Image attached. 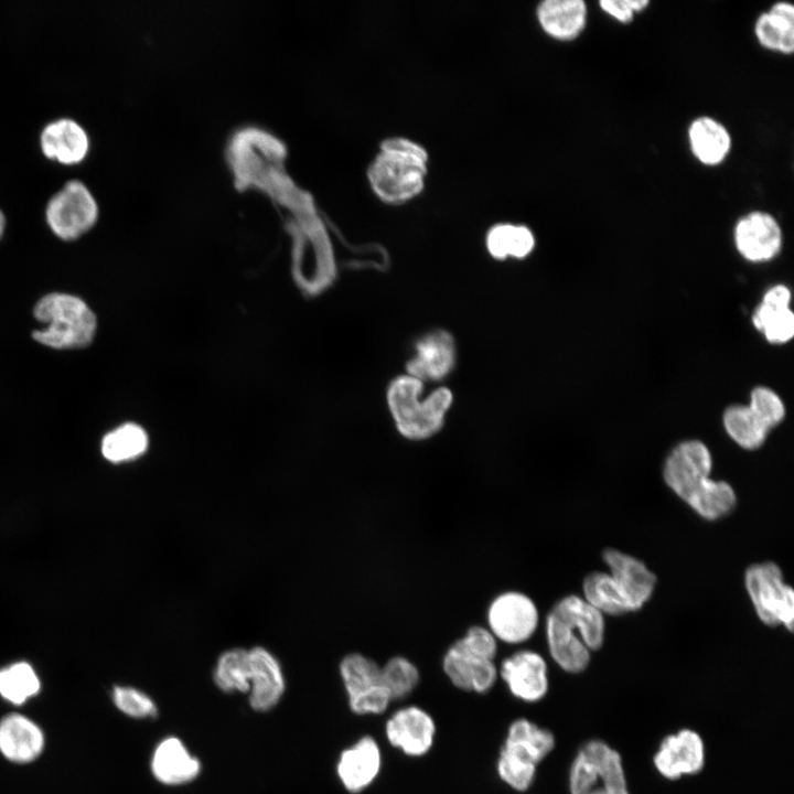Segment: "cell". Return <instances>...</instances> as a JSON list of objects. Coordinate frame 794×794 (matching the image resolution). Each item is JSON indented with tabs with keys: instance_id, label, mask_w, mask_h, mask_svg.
Here are the masks:
<instances>
[{
	"instance_id": "8",
	"label": "cell",
	"mask_w": 794,
	"mask_h": 794,
	"mask_svg": "<svg viewBox=\"0 0 794 794\" xmlns=\"http://www.w3.org/2000/svg\"><path fill=\"white\" fill-rule=\"evenodd\" d=\"M745 588L759 619L769 626L793 631L794 592L783 581L780 567L771 561L755 564L745 571Z\"/></svg>"
},
{
	"instance_id": "31",
	"label": "cell",
	"mask_w": 794,
	"mask_h": 794,
	"mask_svg": "<svg viewBox=\"0 0 794 794\" xmlns=\"http://www.w3.org/2000/svg\"><path fill=\"white\" fill-rule=\"evenodd\" d=\"M582 588L583 599L602 614L619 615L634 611L610 573H589L583 580Z\"/></svg>"
},
{
	"instance_id": "24",
	"label": "cell",
	"mask_w": 794,
	"mask_h": 794,
	"mask_svg": "<svg viewBox=\"0 0 794 794\" xmlns=\"http://www.w3.org/2000/svg\"><path fill=\"white\" fill-rule=\"evenodd\" d=\"M687 135L691 153L706 167L721 164L731 151L732 138L729 130L713 117H696L689 124Z\"/></svg>"
},
{
	"instance_id": "1",
	"label": "cell",
	"mask_w": 794,
	"mask_h": 794,
	"mask_svg": "<svg viewBox=\"0 0 794 794\" xmlns=\"http://www.w3.org/2000/svg\"><path fill=\"white\" fill-rule=\"evenodd\" d=\"M711 468L712 458L706 444L687 440L670 451L663 469L668 487L708 521L726 516L737 504L730 484L709 478Z\"/></svg>"
},
{
	"instance_id": "29",
	"label": "cell",
	"mask_w": 794,
	"mask_h": 794,
	"mask_svg": "<svg viewBox=\"0 0 794 794\" xmlns=\"http://www.w3.org/2000/svg\"><path fill=\"white\" fill-rule=\"evenodd\" d=\"M486 247L495 259L527 257L535 247L532 230L524 225L497 224L486 235Z\"/></svg>"
},
{
	"instance_id": "36",
	"label": "cell",
	"mask_w": 794,
	"mask_h": 794,
	"mask_svg": "<svg viewBox=\"0 0 794 794\" xmlns=\"http://www.w3.org/2000/svg\"><path fill=\"white\" fill-rule=\"evenodd\" d=\"M115 708L131 719H154L159 709L153 698L143 690L128 685H115L110 694Z\"/></svg>"
},
{
	"instance_id": "17",
	"label": "cell",
	"mask_w": 794,
	"mask_h": 794,
	"mask_svg": "<svg viewBox=\"0 0 794 794\" xmlns=\"http://www.w3.org/2000/svg\"><path fill=\"white\" fill-rule=\"evenodd\" d=\"M150 771L162 785L181 786L192 783L202 772V762L176 736L162 738L151 753Z\"/></svg>"
},
{
	"instance_id": "37",
	"label": "cell",
	"mask_w": 794,
	"mask_h": 794,
	"mask_svg": "<svg viewBox=\"0 0 794 794\" xmlns=\"http://www.w3.org/2000/svg\"><path fill=\"white\" fill-rule=\"evenodd\" d=\"M748 406L770 430L785 417L784 403L775 391L768 387H755L751 391Z\"/></svg>"
},
{
	"instance_id": "3",
	"label": "cell",
	"mask_w": 794,
	"mask_h": 794,
	"mask_svg": "<svg viewBox=\"0 0 794 794\" xmlns=\"http://www.w3.org/2000/svg\"><path fill=\"white\" fill-rule=\"evenodd\" d=\"M556 745L554 733L529 718L513 719L498 749L495 772L498 780L517 793L534 784L538 765Z\"/></svg>"
},
{
	"instance_id": "13",
	"label": "cell",
	"mask_w": 794,
	"mask_h": 794,
	"mask_svg": "<svg viewBox=\"0 0 794 794\" xmlns=\"http://www.w3.org/2000/svg\"><path fill=\"white\" fill-rule=\"evenodd\" d=\"M383 763V750L377 739L363 734L340 752L335 772L347 793L361 794L377 781Z\"/></svg>"
},
{
	"instance_id": "39",
	"label": "cell",
	"mask_w": 794,
	"mask_h": 794,
	"mask_svg": "<svg viewBox=\"0 0 794 794\" xmlns=\"http://www.w3.org/2000/svg\"><path fill=\"white\" fill-rule=\"evenodd\" d=\"M791 291L784 285H775L771 287L763 296V304L773 309L790 308Z\"/></svg>"
},
{
	"instance_id": "15",
	"label": "cell",
	"mask_w": 794,
	"mask_h": 794,
	"mask_svg": "<svg viewBox=\"0 0 794 794\" xmlns=\"http://www.w3.org/2000/svg\"><path fill=\"white\" fill-rule=\"evenodd\" d=\"M45 745V732L31 717L13 711L0 718V754L10 763H33L43 754Z\"/></svg>"
},
{
	"instance_id": "40",
	"label": "cell",
	"mask_w": 794,
	"mask_h": 794,
	"mask_svg": "<svg viewBox=\"0 0 794 794\" xmlns=\"http://www.w3.org/2000/svg\"><path fill=\"white\" fill-rule=\"evenodd\" d=\"M6 222H7V221H6V215H4V213L2 212V210L0 208V239H1L2 235H3V233H4Z\"/></svg>"
},
{
	"instance_id": "2",
	"label": "cell",
	"mask_w": 794,
	"mask_h": 794,
	"mask_svg": "<svg viewBox=\"0 0 794 794\" xmlns=\"http://www.w3.org/2000/svg\"><path fill=\"white\" fill-rule=\"evenodd\" d=\"M371 163L367 176L377 197L387 204H403L425 186L428 153L419 143L401 137L385 139Z\"/></svg>"
},
{
	"instance_id": "12",
	"label": "cell",
	"mask_w": 794,
	"mask_h": 794,
	"mask_svg": "<svg viewBox=\"0 0 794 794\" xmlns=\"http://www.w3.org/2000/svg\"><path fill=\"white\" fill-rule=\"evenodd\" d=\"M498 679L514 699L527 705L541 701L549 690L547 662L529 648L515 651L503 658L498 665Z\"/></svg>"
},
{
	"instance_id": "28",
	"label": "cell",
	"mask_w": 794,
	"mask_h": 794,
	"mask_svg": "<svg viewBox=\"0 0 794 794\" xmlns=\"http://www.w3.org/2000/svg\"><path fill=\"white\" fill-rule=\"evenodd\" d=\"M250 676L249 650L235 647L223 652L215 664L213 680L225 694H248Z\"/></svg>"
},
{
	"instance_id": "34",
	"label": "cell",
	"mask_w": 794,
	"mask_h": 794,
	"mask_svg": "<svg viewBox=\"0 0 794 794\" xmlns=\"http://www.w3.org/2000/svg\"><path fill=\"white\" fill-rule=\"evenodd\" d=\"M599 775L588 794H629L625 774L620 754L600 741Z\"/></svg>"
},
{
	"instance_id": "7",
	"label": "cell",
	"mask_w": 794,
	"mask_h": 794,
	"mask_svg": "<svg viewBox=\"0 0 794 794\" xmlns=\"http://www.w3.org/2000/svg\"><path fill=\"white\" fill-rule=\"evenodd\" d=\"M347 706L356 716H382L393 704L380 674V665L362 653L346 654L339 665Z\"/></svg>"
},
{
	"instance_id": "6",
	"label": "cell",
	"mask_w": 794,
	"mask_h": 794,
	"mask_svg": "<svg viewBox=\"0 0 794 794\" xmlns=\"http://www.w3.org/2000/svg\"><path fill=\"white\" fill-rule=\"evenodd\" d=\"M34 316L46 323V328L34 331L33 339L52 348L85 347L96 333L94 312L85 301L73 294L53 292L44 296L34 307Z\"/></svg>"
},
{
	"instance_id": "19",
	"label": "cell",
	"mask_w": 794,
	"mask_h": 794,
	"mask_svg": "<svg viewBox=\"0 0 794 794\" xmlns=\"http://www.w3.org/2000/svg\"><path fill=\"white\" fill-rule=\"evenodd\" d=\"M576 632V625L552 607L546 618L548 651L552 661L571 674L583 672L590 661V651Z\"/></svg>"
},
{
	"instance_id": "27",
	"label": "cell",
	"mask_w": 794,
	"mask_h": 794,
	"mask_svg": "<svg viewBox=\"0 0 794 794\" xmlns=\"http://www.w3.org/2000/svg\"><path fill=\"white\" fill-rule=\"evenodd\" d=\"M42 689L41 679L28 662H15L0 668V698L13 706H22Z\"/></svg>"
},
{
	"instance_id": "18",
	"label": "cell",
	"mask_w": 794,
	"mask_h": 794,
	"mask_svg": "<svg viewBox=\"0 0 794 794\" xmlns=\"http://www.w3.org/2000/svg\"><path fill=\"white\" fill-rule=\"evenodd\" d=\"M250 676L248 704L256 712L272 710L282 699L286 679L278 659L265 647L249 650Z\"/></svg>"
},
{
	"instance_id": "32",
	"label": "cell",
	"mask_w": 794,
	"mask_h": 794,
	"mask_svg": "<svg viewBox=\"0 0 794 794\" xmlns=\"http://www.w3.org/2000/svg\"><path fill=\"white\" fill-rule=\"evenodd\" d=\"M148 448L146 431L136 423H125L108 432L101 441V453L108 461L120 463L140 457Z\"/></svg>"
},
{
	"instance_id": "4",
	"label": "cell",
	"mask_w": 794,
	"mask_h": 794,
	"mask_svg": "<svg viewBox=\"0 0 794 794\" xmlns=\"http://www.w3.org/2000/svg\"><path fill=\"white\" fill-rule=\"evenodd\" d=\"M497 650L498 642L490 630L473 625L447 648L441 662L442 672L457 689L485 695L498 680Z\"/></svg>"
},
{
	"instance_id": "21",
	"label": "cell",
	"mask_w": 794,
	"mask_h": 794,
	"mask_svg": "<svg viewBox=\"0 0 794 794\" xmlns=\"http://www.w3.org/2000/svg\"><path fill=\"white\" fill-rule=\"evenodd\" d=\"M603 560L624 598L634 611L640 610L653 594L656 584L654 573L641 560L616 549H605Z\"/></svg>"
},
{
	"instance_id": "23",
	"label": "cell",
	"mask_w": 794,
	"mask_h": 794,
	"mask_svg": "<svg viewBox=\"0 0 794 794\" xmlns=\"http://www.w3.org/2000/svg\"><path fill=\"white\" fill-rule=\"evenodd\" d=\"M536 13L545 33L565 42L577 39L588 20L583 0H545L537 6Z\"/></svg>"
},
{
	"instance_id": "25",
	"label": "cell",
	"mask_w": 794,
	"mask_h": 794,
	"mask_svg": "<svg viewBox=\"0 0 794 794\" xmlns=\"http://www.w3.org/2000/svg\"><path fill=\"white\" fill-rule=\"evenodd\" d=\"M754 34L761 46L782 54L794 51V7L790 2L774 3L754 23Z\"/></svg>"
},
{
	"instance_id": "5",
	"label": "cell",
	"mask_w": 794,
	"mask_h": 794,
	"mask_svg": "<svg viewBox=\"0 0 794 794\" xmlns=\"http://www.w3.org/2000/svg\"><path fill=\"white\" fill-rule=\"evenodd\" d=\"M422 382L410 375L396 377L387 390V403L398 432L406 439L421 441L438 433L452 404V393L440 387L423 401L419 400Z\"/></svg>"
},
{
	"instance_id": "22",
	"label": "cell",
	"mask_w": 794,
	"mask_h": 794,
	"mask_svg": "<svg viewBox=\"0 0 794 794\" xmlns=\"http://www.w3.org/2000/svg\"><path fill=\"white\" fill-rule=\"evenodd\" d=\"M89 143L86 129L69 117L47 122L40 133L43 153L65 164L82 161L89 150Z\"/></svg>"
},
{
	"instance_id": "38",
	"label": "cell",
	"mask_w": 794,
	"mask_h": 794,
	"mask_svg": "<svg viewBox=\"0 0 794 794\" xmlns=\"http://www.w3.org/2000/svg\"><path fill=\"white\" fill-rule=\"evenodd\" d=\"M648 4V0L599 1V6L604 13L623 24L632 22L635 14L645 10Z\"/></svg>"
},
{
	"instance_id": "35",
	"label": "cell",
	"mask_w": 794,
	"mask_h": 794,
	"mask_svg": "<svg viewBox=\"0 0 794 794\" xmlns=\"http://www.w3.org/2000/svg\"><path fill=\"white\" fill-rule=\"evenodd\" d=\"M752 322L773 344H784L794 335V314L790 308L773 309L760 303L752 315Z\"/></svg>"
},
{
	"instance_id": "14",
	"label": "cell",
	"mask_w": 794,
	"mask_h": 794,
	"mask_svg": "<svg viewBox=\"0 0 794 794\" xmlns=\"http://www.w3.org/2000/svg\"><path fill=\"white\" fill-rule=\"evenodd\" d=\"M733 239L737 250L744 259L751 262H765L773 259L781 250L783 234L772 214L751 211L737 221Z\"/></svg>"
},
{
	"instance_id": "16",
	"label": "cell",
	"mask_w": 794,
	"mask_h": 794,
	"mask_svg": "<svg viewBox=\"0 0 794 794\" xmlns=\"http://www.w3.org/2000/svg\"><path fill=\"white\" fill-rule=\"evenodd\" d=\"M653 761L659 774L668 780L697 774L705 765L702 739L689 729L669 734L661 742Z\"/></svg>"
},
{
	"instance_id": "26",
	"label": "cell",
	"mask_w": 794,
	"mask_h": 794,
	"mask_svg": "<svg viewBox=\"0 0 794 794\" xmlns=\"http://www.w3.org/2000/svg\"><path fill=\"white\" fill-rule=\"evenodd\" d=\"M554 608L571 621L581 641L590 650H598L603 644V614L583 598L570 594L559 600Z\"/></svg>"
},
{
	"instance_id": "30",
	"label": "cell",
	"mask_w": 794,
	"mask_h": 794,
	"mask_svg": "<svg viewBox=\"0 0 794 794\" xmlns=\"http://www.w3.org/2000/svg\"><path fill=\"white\" fill-rule=\"evenodd\" d=\"M723 427L729 437L747 450L760 448L770 431L748 405L728 407L723 414Z\"/></svg>"
},
{
	"instance_id": "20",
	"label": "cell",
	"mask_w": 794,
	"mask_h": 794,
	"mask_svg": "<svg viewBox=\"0 0 794 794\" xmlns=\"http://www.w3.org/2000/svg\"><path fill=\"white\" fill-rule=\"evenodd\" d=\"M416 355L408 361V375L419 380H440L453 369L455 343L444 330H436L416 343Z\"/></svg>"
},
{
	"instance_id": "10",
	"label": "cell",
	"mask_w": 794,
	"mask_h": 794,
	"mask_svg": "<svg viewBox=\"0 0 794 794\" xmlns=\"http://www.w3.org/2000/svg\"><path fill=\"white\" fill-rule=\"evenodd\" d=\"M384 737L403 755L423 758L434 747L437 722L426 708L416 704L401 705L386 717Z\"/></svg>"
},
{
	"instance_id": "9",
	"label": "cell",
	"mask_w": 794,
	"mask_h": 794,
	"mask_svg": "<svg viewBox=\"0 0 794 794\" xmlns=\"http://www.w3.org/2000/svg\"><path fill=\"white\" fill-rule=\"evenodd\" d=\"M98 213L97 201L89 187L82 180L72 179L49 198L45 219L57 237L72 240L95 225Z\"/></svg>"
},
{
	"instance_id": "33",
	"label": "cell",
	"mask_w": 794,
	"mask_h": 794,
	"mask_svg": "<svg viewBox=\"0 0 794 794\" xmlns=\"http://www.w3.org/2000/svg\"><path fill=\"white\" fill-rule=\"evenodd\" d=\"M380 674L393 702L409 698L421 678L417 665L401 655L391 656L380 665Z\"/></svg>"
},
{
	"instance_id": "11",
	"label": "cell",
	"mask_w": 794,
	"mask_h": 794,
	"mask_svg": "<svg viewBox=\"0 0 794 794\" xmlns=\"http://www.w3.org/2000/svg\"><path fill=\"white\" fill-rule=\"evenodd\" d=\"M487 629L497 640L508 645L527 642L536 632L539 613L535 602L519 591H505L496 596L487 609Z\"/></svg>"
}]
</instances>
